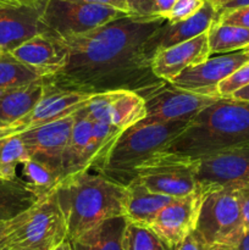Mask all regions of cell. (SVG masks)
Masks as SVG:
<instances>
[{
  "label": "cell",
  "instance_id": "cell-1",
  "mask_svg": "<svg viewBox=\"0 0 249 250\" xmlns=\"http://www.w3.org/2000/svg\"><path fill=\"white\" fill-rule=\"evenodd\" d=\"M166 22L126 15L84 34L60 38L70 53L67 65L44 78L54 88L87 94L156 87L164 81L154 75L151 63Z\"/></svg>",
  "mask_w": 249,
  "mask_h": 250
},
{
  "label": "cell",
  "instance_id": "cell-2",
  "mask_svg": "<svg viewBox=\"0 0 249 250\" xmlns=\"http://www.w3.org/2000/svg\"><path fill=\"white\" fill-rule=\"evenodd\" d=\"M55 195L68 241L106 220L124 216V186L89 170L63 177L55 187Z\"/></svg>",
  "mask_w": 249,
  "mask_h": 250
},
{
  "label": "cell",
  "instance_id": "cell-3",
  "mask_svg": "<svg viewBox=\"0 0 249 250\" xmlns=\"http://www.w3.org/2000/svg\"><path fill=\"white\" fill-rule=\"evenodd\" d=\"M249 144V103L221 98L200 111L161 153L199 159Z\"/></svg>",
  "mask_w": 249,
  "mask_h": 250
},
{
  "label": "cell",
  "instance_id": "cell-4",
  "mask_svg": "<svg viewBox=\"0 0 249 250\" xmlns=\"http://www.w3.org/2000/svg\"><path fill=\"white\" fill-rule=\"evenodd\" d=\"M189 122H138L133 125L120 134L105 160L95 171L120 185L127 186L137 177V168L161 153L185 131Z\"/></svg>",
  "mask_w": 249,
  "mask_h": 250
},
{
  "label": "cell",
  "instance_id": "cell-5",
  "mask_svg": "<svg viewBox=\"0 0 249 250\" xmlns=\"http://www.w3.org/2000/svg\"><path fill=\"white\" fill-rule=\"evenodd\" d=\"M67 239V229L55 189L27 210L22 224L9 236L7 250H53Z\"/></svg>",
  "mask_w": 249,
  "mask_h": 250
},
{
  "label": "cell",
  "instance_id": "cell-6",
  "mask_svg": "<svg viewBox=\"0 0 249 250\" xmlns=\"http://www.w3.org/2000/svg\"><path fill=\"white\" fill-rule=\"evenodd\" d=\"M197 231L208 246L229 247L243 232L242 190L205 187Z\"/></svg>",
  "mask_w": 249,
  "mask_h": 250
},
{
  "label": "cell",
  "instance_id": "cell-7",
  "mask_svg": "<svg viewBox=\"0 0 249 250\" xmlns=\"http://www.w3.org/2000/svg\"><path fill=\"white\" fill-rule=\"evenodd\" d=\"M126 15L84 0H48L41 21L46 34L67 38L84 34Z\"/></svg>",
  "mask_w": 249,
  "mask_h": 250
},
{
  "label": "cell",
  "instance_id": "cell-8",
  "mask_svg": "<svg viewBox=\"0 0 249 250\" xmlns=\"http://www.w3.org/2000/svg\"><path fill=\"white\" fill-rule=\"evenodd\" d=\"M197 171L198 159L158 153L137 168L136 178L151 193L176 199L199 188Z\"/></svg>",
  "mask_w": 249,
  "mask_h": 250
},
{
  "label": "cell",
  "instance_id": "cell-9",
  "mask_svg": "<svg viewBox=\"0 0 249 250\" xmlns=\"http://www.w3.org/2000/svg\"><path fill=\"white\" fill-rule=\"evenodd\" d=\"M138 93L145 102L146 110L142 124L192 121L200 111L221 99L216 95L180 89L170 82Z\"/></svg>",
  "mask_w": 249,
  "mask_h": 250
},
{
  "label": "cell",
  "instance_id": "cell-10",
  "mask_svg": "<svg viewBox=\"0 0 249 250\" xmlns=\"http://www.w3.org/2000/svg\"><path fill=\"white\" fill-rule=\"evenodd\" d=\"M197 181L202 187L249 189V144L198 159Z\"/></svg>",
  "mask_w": 249,
  "mask_h": 250
},
{
  "label": "cell",
  "instance_id": "cell-11",
  "mask_svg": "<svg viewBox=\"0 0 249 250\" xmlns=\"http://www.w3.org/2000/svg\"><path fill=\"white\" fill-rule=\"evenodd\" d=\"M78 112L92 122L111 125L124 131L146 116L143 97L132 90H111L93 94Z\"/></svg>",
  "mask_w": 249,
  "mask_h": 250
},
{
  "label": "cell",
  "instance_id": "cell-12",
  "mask_svg": "<svg viewBox=\"0 0 249 250\" xmlns=\"http://www.w3.org/2000/svg\"><path fill=\"white\" fill-rule=\"evenodd\" d=\"M46 2L0 0V49L4 53H11L38 34H46L41 21Z\"/></svg>",
  "mask_w": 249,
  "mask_h": 250
},
{
  "label": "cell",
  "instance_id": "cell-13",
  "mask_svg": "<svg viewBox=\"0 0 249 250\" xmlns=\"http://www.w3.org/2000/svg\"><path fill=\"white\" fill-rule=\"evenodd\" d=\"M205 193L207 188L199 186L192 194L173 199L159 212L149 227L173 249L197 229Z\"/></svg>",
  "mask_w": 249,
  "mask_h": 250
},
{
  "label": "cell",
  "instance_id": "cell-14",
  "mask_svg": "<svg viewBox=\"0 0 249 250\" xmlns=\"http://www.w3.org/2000/svg\"><path fill=\"white\" fill-rule=\"evenodd\" d=\"M249 62V48L233 53L210 56L205 62L187 68L171 84L188 92L216 95L217 85L236 72L239 67Z\"/></svg>",
  "mask_w": 249,
  "mask_h": 250
},
{
  "label": "cell",
  "instance_id": "cell-15",
  "mask_svg": "<svg viewBox=\"0 0 249 250\" xmlns=\"http://www.w3.org/2000/svg\"><path fill=\"white\" fill-rule=\"evenodd\" d=\"M92 95L73 90L58 89L45 81V93L43 98L23 119L15 122L11 126H7L9 136H19L28 129L37 128L75 115L87 104Z\"/></svg>",
  "mask_w": 249,
  "mask_h": 250
},
{
  "label": "cell",
  "instance_id": "cell-16",
  "mask_svg": "<svg viewBox=\"0 0 249 250\" xmlns=\"http://www.w3.org/2000/svg\"><path fill=\"white\" fill-rule=\"evenodd\" d=\"M73 124L75 115H71L19 134L28 151L29 158L50 167L60 175L61 180L63 154L70 141Z\"/></svg>",
  "mask_w": 249,
  "mask_h": 250
},
{
  "label": "cell",
  "instance_id": "cell-17",
  "mask_svg": "<svg viewBox=\"0 0 249 250\" xmlns=\"http://www.w3.org/2000/svg\"><path fill=\"white\" fill-rule=\"evenodd\" d=\"M11 55L28 67L33 68L42 77L58 75L68 62V48L58 37L38 34L24 42Z\"/></svg>",
  "mask_w": 249,
  "mask_h": 250
},
{
  "label": "cell",
  "instance_id": "cell-18",
  "mask_svg": "<svg viewBox=\"0 0 249 250\" xmlns=\"http://www.w3.org/2000/svg\"><path fill=\"white\" fill-rule=\"evenodd\" d=\"M210 56L208 33H204L187 42L156 51L151 70L159 80L172 82L183 71L205 62Z\"/></svg>",
  "mask_w": 249,
  "mask_h": 250
},
{
  "label": "cell",
  "instance_id": "cell-19",
  "mask_svg": "<svg viewBox=\"0 0 249 250\" xmlns=\"http://www.w3.org/2000/svg\"><path fill=\"white\" fill-rule=\"evenodd\" d=\"M175 198L151 193L138 178L124 186V217L133 224L150 226L159 212L167 207Z\"/></svg>",
  "mask_w": 249,
  "mask_h": 250
},
{
  "label": "cell",
  "instance_id": "cell-20",
  "mask_svg": "<svg viewBox=\"0 0 249 250\" xmlns=\"http://www.w3.org/2000/svg\"><path fill=\"white\" fill-rule=\"evenodd\" d=\"M45 93L44 78L12 89L0 90V127L11 126L33 110Z\"/></svg>",
  "mask_w": 249,
  "mask_h": 250
},
{
  "label": "cell",
  "instance_id": "cell-21",
  "mask_svg": "<svg viewBox=\"0 0 249 250\" xmlns=\"http://www.w3.org/2000/svg\"><path fill=\"white\" fill-rule=\"evenodd\" d=\"M219 12L208 0L199 11L192 17L176 23L166 22L159 34L158 50L183 43L198 36L208 33L211 24L216 21Z\"/></svg>",
  "mask_w": 249,
  "mask_h": 250
},
{
  "label": "cell",
  "instance_id": "cell-22",
  "mask_svg": "<svg viewBox=\"0 0 249 250\" xmlns=\"http://www.w3.org/2000/svg\"><path fill=\"white\" fill-rule=\"evenodd\" d=\"M93 122L80 112L75 114V124L71 131L62 160V178L80 171L89 170V142Z\"/></svg>",
  "mask_w": 249,
  "mask_h": 250
},
{
  "label": "cell",
  "instance_id": "cell-23",
  "mask_svg": "<svg viewBox=\"0 0 249 250\" xmlns=\"http://www.w3.org/2000/svg\"><path fill=\"white\" fill-rule=\"evenodd\" d=\"M126 224L124 216L106 220L71 239L72 250H122V236Z\"/></svg>",
  "mask_w": 249,
  "mask_h": 250
},
{
  "label": "cell",
  "instance_id": "cell-24",
  "mask_svg": "<svg viewBox=\"0 0 249 250\" xmlns=\"http://www.w3.org/2000/svg\"><path fill=\"white\" fill-rule=\"evenodd\" d=\"M38 200L21 178L15 181L0 178V225L23 214Z\"/></svg>",
  "mask_w": 249,
  "mask_h": 250
},
{
  "label": "cell",
  "instance_id": "cell-25",
  "mask_svg": "<svg viewBox=\"0 0 249 250\" xmlns=\"http://www.w3.org/2000/svg\"><path fill=\"white\" fill-rule=\"evenodd\" d=\"M210 55L233 53L249 48V29L215 21L208 31Z\"/></svg>",
  "mask_w": 249,
  "mask_h": 250
},
{
  "label": "cell",
  "instance_id": "cell-26",
  "mask_svg": "<svg viewBox=\"0 0 249 250\" xmlns=\"http://www.w3.org/2000/svg\"><path fill=\"white\" fill-rule=\"evenodd\" d=\"M44 77L15 59L11 53H2L0 55V90L24 87Z\"/></svg>",
  "mask_w": 249,
  "mask_h": 250
},
{
  "label": "cell",
  "instance_id": "cell-27",
  "mask_svg": "<svg viewBox=\"0 0 249 250\" xmlns=\"http://www.w3.org/2000/svg\"><path fill=\"white\" fill-rule=\"evenodd\" d=\"M124 129L102 122H93L89 142V170H97L105 160Z\"/></svg>",
  "mask_w": 249,
  "mask_h": 250
},
{
  "label": "cell",
  "instance_id": "cell-28",
  "mask_svg": "<svg viewBox=\"0 0 249 250\" xmlns=\"http://www.w3.org/2000/svg\"><path fill=\"white\" fill-rule=\"evenodd\" d=\"M29 154L19 136L0 139V178L5 181L17 180L16 170L29 160Z\"/></svg>",
  "mask_w": 249,
  "mask_h": 250
},
{
  "label": "cell",
  "instance_id": "cell-29",
  "mask_svg": "<svg viewBox=\"0 0 249 250\" xmlns=\"http://www.w3.org/2000/svg\"><path fill=\"white\" fill-rule=\"evenodd\" d=\"M22 173L24 177L22 181L39 199L55 189L61 181L59 173L33 159H29L22 165Z\"/></svg>",
  "mask_w": 249,
  "mask_h": 250
},
{
  "label": "cell",
  "instance_id": "cell-30",
  "mask_svg": "<svg viewBox=\"0 0 249 250\" xmlns=\"http://www.w3.org/2000/svg\"><path fill=\"white\" fill-rule=\"evenodd\" d=\"M122 250H173L153 229L127 221L122 236Z\"/></svg>",
  "mask_w": 249,
  "mask_h": 250
},
{
  "label": "cell",
  "instance_id": "cell-31",
  "mask_svg": "<svg viewBox=\"0 0 249 250\" xmlns=\"http://www.w3.org/2000/svg\"><path fill=\"white\" fill-rule=\"evenodd\" d=\"M247 85H249V62L239 67L236 72H233L229 77L222 81L217 85V94L220 98L228 99L233 93L247 87Z\"/></svg>",
  "mask_w": 249,
  "mask_h": 250
},
{
  "label": "cell",
  "instance_id": "cell-32",
  "mask_svg": "<svg viewBox=\"0 0 249 250\" xmlns=\"http://www.w3.org/2000/svg\"><path fill=\"white\" fill-rule=\"evenodd\" d=\"M205 4V0H177L171 11L165 16L168 23L183 21L197 14Z\"/></svg>",
  "mask_w": 249,
  "mask_h": 250
},
{
  "label": "cell",
  "instance_id": "cell-33",
  "mask_svg": "<svg viewBox=\"0 0 249 250\" xmlns=\"http://www.w3.org/2000/svg\"><path fill=\"white\" fill-rule=\"evenodd\" d=\"M216 22L249 29V5L222 10L217 15Z\"/></svg>",
  "mask_w": 249,
  "mask_h": 250
},
{
  "label": "cell",
  "instance_id": "cell-34",
  "mask_svg": "<svg viewBox=\"0 0 249 250\" xmlns=\"http://www.w3.org/2000/svg\"><path fill=\"white\" fill-rule=\"evenodd\" d=\"M154 1L155 0H127L128 14L141 17L154 16Z\"/></svg>",
  "mask_w": 249,
  "mask_h": 250
},
{
  "label": "cell",
  "instance_id": "cell-35",
  "mask_svg": "<svg viewBox=\"0 0 249 250\" xmlns=\"http://www.w3.org/2000/svg\"><path fill=\"white\" fill-rule=\"evenodd\" d=\"M208 244L200 236L199 232L195 229L192 233L188 234L182 242L177 244L173 250H208Z\"/></svg>",
  "mask_w": 249,
  "mask_h": 250
},
{
  "label": "cell",
  "instance_id": "cell-36",
  "mask_svg": "<svg viewBox=\"0 0 249 250\" xmlns=\"http://www.w3.org/2000/svg\"><path fill=\"white\" fill-rule=\"evenodd\" d=\"M26 212L21 214L20 216L15 217V219L10 220V221L4 222V224L0 225V250H7L6 249V242L9 238L10 234L22 224L24 216H26Z\"/></svg>",
  "mask_w": 249,
  "mask_h": 250
},
{
  "label": "cell",
  "instance_id": "cell-37",
  "mask_svg": "<svg viewBox=\"0 0 249 250\" xmlns=\"http://www.w3.org/2000/svg\"><path fill=\"white\" fill-rule=\"evenodd\" d=\"M177 0H155L154 1V16L164 17L171 11Z\"/></svg>",
  "mask_w": 249,
  "mask_h": 250
},
{
  "label": "cell",
  "instance_id": "cell-38",
  "mask_svg": "<svg viewBox=\"0 0 249 250\" xmlns=\"http://www.w3.org/2000/svg\"><path fill=\"white\" fill-rule=\"evenodd\" d=\"M84 1L102 5V6L112 7V9H116V10H119V11L126 12V14H128L127 0H84Z\"/></svg>",
  "mask_w": 249,
  "mask_h": 250
},
{
  "label": "cell",
  "instance_id": "cell-39",
  "mask_svg": "<svg viewBox=\"0 0 249 250\" xmlns=\"http://www.w3.org/2000/svg\"><path fill=\"white\" fill-rule=\"evenodd\" d=\"M226 248L228 250H249V229H244L238 238Z\"/></svg>",
  "mask_w": 249,
  "mask_h": 250
},
{
  "label": "cell",
  "instance_id": "cell-40",
  "mask_svg": "<svg viewBox=\"0 0 249 250\" xmlns=\"http://www.w3.org/2000/svg\"><path fill=\"white\" fill-rule=\"evenodd\" d=\"M242 220L243 227L249 229V189L242 190Z\"/></svg>",
  "mask_w": 249,
  "mask_h": 250
},
{
  "label": "cell",
  "instance_id": "cell-41",
  "mask_svg": "<svg viewBox=\"0 0 249 250\" xmlns=\"http://www.w3.org/2000/svg\"><path fill=\"white\" fill-rule=\"evenodd\" d=\"M231 99L238 100V102L249 103V85H247V87L242 88V89L237 90L236 93H233Z\"/></svg>",
  "mask_w": 249,
  "mask_h": 250
},
{
  "label": "cell",
  "instance_id": "cell-42",
  "mask_svg": "<svg viewBox=\"0 0 249 250\" xmlns=\"http://www.w3.org/2000/svg\"><path fill=\"white\" fill-rule=\"evenodd\" d=\"M208 1L216 9L217 12H220L221 10H224L227 5L231 4L233 0H208Z\"/></svg>",
  "mask_w": 249,
  "mask_h": 250
},
{
  "label": "cell",
  "instance_id": "cell-43",
  "mask_svg": "<svg viewBox=\"0 0 249 250\" xmlns=\"http://www.w3.org/2000/svg\"><path fill=\"white\" fill-rule=\"evenodd\" d=\"M246 5H249V0H233V1H232L231 4L227 5L224 10L234 9V7H239V6H246Z\"/></svg>",
  "mask_w": 249,
  "mask_h": 250
},
{
  "label": "cell",
  "instance_id": "cell-44",
  "mask_svg": "<svg viewBox=\"0 0 249 250\" xmlns=\"http://www.w3.org/2000/svg\"><path fill=\"white\" fill-rule=\"evenodd\" d=\"M53 250H72V247H71V243L68 239H66L65 242H62L61 244H59L56 248H54Z\"/></svg>",
  "mask_w": 249,
  "mask_h": 250
},
{
  "label": "cell",
  "instance_id": "cell-45",
  "mask_svg": "<svg viewBox=\"0 0 249 250\" xmlns=\"http://www.w3.org/2000/svg\"><path fill=\"white\" fill-rule=\"evenodd\" d=\"M5 137H10L7 127H0V139L5 138Z\"/></svg>",
  "mask_w": 249,
  "mask_h": 250
},
{
  "label": "cell",
  "instance_id": "cell-46",
  "mask_svg": "<svg viewBox=\"0 0 249 250\" xmlns=\"http://www.w3.org/2000/svg\"><path fill=\"white\" fill-rule=\"evenodd\" d=\"M208 250H228L226 247H222V246H210L208 247Z\"/></svg>",
  "mask_w": 249,
  "mask_h": 250
},
{
  "label": "cell",
  "instance_id": "cell-47",
  "mask_svg": "<svg viewBox=\"0 0 249 250\" xmlns=\"http://www.w3.org/2000/svg\"><path fill=\"white\" fill-rule=\"evenodd\" d=\"M20 1H41V0H20Z\"/></svg>",
  "mask_w": 249,
  "mask_h": 250
},
{
  "label": "cell",
  "instance_id": "cell-48",
  "mask_svg": "<svg viewBox=\"0 0 249 250\" xmlns=\"http://www.w3.org/2000/svg\"><path fill=\"white\" fill-rule=\"evenodd\" d=\"M2 53H4V51H2V50H1V49H0V55H1V54H2Z\"/></svg>",
  "mask_w": 249,
  "mask_h": 250
}]
</instances>
